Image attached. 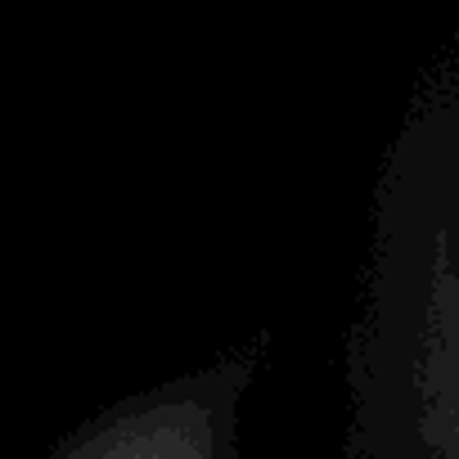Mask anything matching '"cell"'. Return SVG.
Listing matches in <instances>:
<instances>
[{
	"instance_id": "cell-1",
	"label": "cell",
	"mask_w": 459,
	"mask_h": 459,
	"mask_svg": "<svg viewBox=\"0 0 459 459\" xmlns=\"http://www.w3.org/2000/svg\"><path fill=\"white\" fill-rule=\"evenodd\" d=\"M230 396L207 383L185 392H162L144 405L122 410L104 428H91L59 459H225Z\"/></svg>"
}]
</instances>
